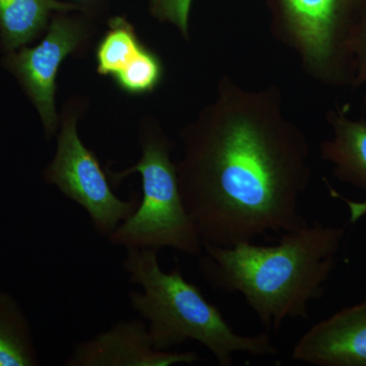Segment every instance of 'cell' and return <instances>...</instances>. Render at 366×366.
<instances>
[{"instance_id":"52a82bcc","label":"cell","mask_w":366,"mask_h":366,"mask_svg":"<svg viewBox=\"0 0 366 366\" xmlns=\"http://www.w3.org/2000/svg\"><path fill=\"white\" fill-rule=\"evenodd\" d=\"M57 13L53 16L45 37L34 47H24L7 53L6 66L25 89L39 112L47 137L59 125L55 93L57 74L62 62L78 51L89 39L88 21Z\"/></svg>"},{"instance_id":"277c9868","label":"cell","mask_w":366,"mask_h":366,"mask_svg":"<svg viewBox=\"0 0 366 366\" xmlns=\"http://www.w3.org/2000/svg\"><path fill=\"white\" fill-rule=\"evenodd\" d=\"M272 36L322 86L354 88L366 0H264Z\"/></svg>"},{"instance_id":"3957f363","label":"cell","mask_w":366,"mask_h":366,"mask_svg":"<svg viewBox=\"0 0 366 366\" xmlns=\"http://www.w3.org/2000/svg\"><path fill=\"white\" fill-rule=\"evenodd\" d=\"M122 268L141 290L129 292V305L148 325L155 349L169 351L196 341L208 349L220 366L232 365L234 355L274 356L278 348L268 333H236L222 312L196 284L183 277L180 267L161 269L158 250L127 249Z\"/></svg>"},{"instance_id":"2e32d148","label":"cell","mask_w":366,"mask_h":366,"mask_svg":"<svg viewBox=\"0 0 366 366\" xmlns=\"http://www.w3.org/2000/svg\"><path fill=\"white\" fill-rule=\"evenodd\" d=\"M366 85V20L356 51V76L354 89Z\"/></svg>"},{"instance_id":"5b68a950","label":"cell","mask_w":366,"mask_h":366,"mask_svg":"<svg viewBox=\"0 0 366 366\" xmlns=\"http://www.w3.org/2000/svg\"><path fill=\"white\" fill-rule=\"evenodd\" d=\"M141 146L139 162L112 174L119 182L139 173L143 196L134 213L113 231L108 242L125 249H172L199 257L203 240L183 203L177 163L171 159L172 143L159 125L150 124L142 134Z\"/></svg>"},{"instance_id":"ba28073f","label":"cell","mask_w":366,"mask_h":366,"mask_svg":"<svg viewBox=\"0 0 366 366\" xmlns=\"http://www.w3.org/2000/svg\"><path fill=\"white\" fill-rule=\"evenodd\" d=\"M201 360L194 351L155 349L143 319L120 320L91 338L72 347L66 366H172Z\"/></svg>"},{"instance_id":"7c38bea8","label":"cell","mask_w":366,"mask_h":366,"mask_svg":"<svg viewBox=\"0 0 366 366\" xmlns=\"http://www.w3.org/2000/svg\"><path fill=\"white\" fill-rule=\"evenodd\" d=\"M37 365L26 320L11 298L0 295V366Z\"/></svg>"},{"instance_id":"6da1fadb","label":"cell","mask_w":366,"mask_h":366,"mask_svg":"<svg viewBox=\"0 0 366 366\" xmlns=\"http://www.w3.org/2000/svg\"><path fill=\"white\" fill-rule=\"evenodd\" d=\"M180 137L178 182L203 243L233 247L307 225L300 203L312 179L310 147L285 117L278 86L250 90L222 76Z\"/></svg>"},{"instance_id":"8fae6325","label":"cell","mask_w":366,"mask_h":366,"mask_svg":"<svg viewBox=\"0 0 366 366\" xmlns=\"http://www.w3.org/2000/svg\"><path fill=\"white\" fill-rule=\"evenodd\" d=\"M81 7L59 0H0V42L7 53L20 49L47 31L53 13Z\"/></svg>"},{"instance_id":"9a60e30c","label":"cell","mask_w":366,"mask_h":366,"mask_svg":"<svg viewBox=\"0 0 366 366\" xmlns=\"http://www.w3.org/2000/svg\"><path fill=\"white\" fill-rule=\"evenodd\" d=\"M192 2V0H149V9L156 20L171 24L185 39H189Z\"/></svg>"},{"instance_id":"30bf717a","label":"cell","mask_w":366,"mask_h":366,"mask_svg":"<svg viewBox=\"0 0 366 366\" xmlns=\"http://www.w3.org/2000/svg\"><path fill=\"white\" fill-rule=\"evenodd\" d=\"M327 124L332 137L322 142L320 155L333 167L337 179L346 184L366 190V122L365 118L353 119L345 109L332 108L327 113ZM331 196L341 199L349 209V221L358 222L366 217V201L355 202L346 199L329 187Z\"/></svg>"},{"instance_id":"8992f818","label":"cell","mask_w":366,"mask_h":366,"mask_svg":"<svg viewBox=\"0 0 366 366\" xmlns=\"http://www.w3.org/2000/svg\"><path fill=\"white\" fill-rule=\"evenodd\" d=\"M79 110L78 105L72 106L62 118L56 153L44 171V178L85 209L96 232L108 238L134 213L139 201L134 194L124 199L114 194L97 156L79 139Z\"/></svg>"},{"instance_id":"7a4b0ae2","label":"cell","mask_w":366,"mask_h":366,"mask_svg":"<svg viewBox=\"0 0 366 366\" xmlns=\"http://www.w3.org/2000/svg\"><path fill=\"white\" fill-rule=\"evenodd\" d=\"M345 233L315 222L268 247L203 243L199 269L212 287L239 293L267 331L276 333L286 320H307L310 303L324 296Z\"/></svg>"},{"instance_id":"e0dca14e","label":"cell","mask_w":366,"mask_h":366,"mask_svg":"<svg viewBox=\"0 0 366 366\" xmlns=\"http://www.w3.org/2000/svg\"><path fill=\"white\" fill-rule=\"evenodd\" d=\"M81 1H90V0H81Z\"/></svg>"},{"instance_id":"4fadbf2b","label":"cell","mask_w":366,"mask_h":366,"mask_svg":"<svg viewBox=\"0 0 366 366\" xmlns=\"http://www.w3.org/2000/svg\"><path fill=\"white\" fill-rule=\"evenodd\" d=\"M144 45L136 29L127 19L112 18L96 47L98 74L112 79L137 56Z\"/></svg>"},{"instance_id":"5bb4252c","label":"cell","mask_w":366,"mask_h":366,"mask_svg":"<svg viewBox=\"0 0 366 366\" xmlns=\"http://www.w3.org/2000/svg\"><path fill=\"white\" fill-rule=\"evenodd\" d=\"M165 76L162 59L144 45L136 57L113 76L120 91L132 96L147 95L157 90Z\"/></svg>"},{"instance_id":"9c48e42d","label":"cell","mask_w":366,"mask_h":366,"mask_svg":"<svg viewBox=\"0 0 366 366\" xmlns=\"http://www.w3.org/2000/svg\"><path fill=\"white\" fill-rule=\"evenodd\" d=\"M292 358L315 366H366V300L314 325L295 344Z\"/></svg>"}]
</instances>
